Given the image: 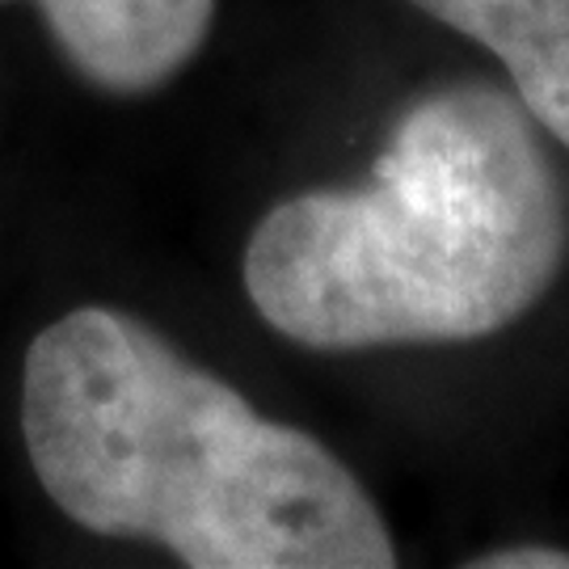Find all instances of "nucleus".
<instances>
[{
	"instance_id": "obj_2",
	"label": "nucleus",
	"mask_w": 569,
	"mask_h": 569,
	"mask_svg": "<svg viewBox=\"0 0 569 569\" xmlns=\"http://www.w3.org/2000/svg\"><path fill=\"white\" fill-rule=\"evenodd\" d=\"M569 258V199L515 89H430L350 190L270 207L244 291L308 350L477 342L528 317Z\"/></svg>"
},
{
	"instance_id": "obj_1",
	"label": "nucleus",
	"mask_w": 569,
	"mask_h": 569,
	"mask_svg": "<svg viewBox=\"0 0 569 569\" xmlns=\"http://www.w3.org/2000/svg\"><path fill=\"white\" fill-rule=\"evenodd\" d=\"M21 435L47 498L84 531L190 569H392L359 477L274 422L152 326L77 308L21 367Z\"/></svg>"
},
{
	"instance_id": "obj_4",
	"label": "nucleus",
	"mask_w": 569,
	"mask_h": 569,
	"mask_svg": "<svg viewBox=\"0 0 569 569\" xmlns=\"http://www.w3.org/2000/svg\"><path fill=\"white\" fill-rule=\"evenodd\" d=\"M493 51L536 127L569 152V0H409Z\"/></svg>"
},
{
	"instance_id": "obj_3",
	"label": "nucleus",
	"mask_w": 569,
	"mask_h": 569,
	"mask_svg": "<svg viewBox=\"0 0 569 569\" xmlns=\"http://www.w3.org/2000/svg\"><path fill=\"white\" fill-rule=\"evenodd\" d=\"M63 63L84 84L140 98L203 51L216 0H34Z\"/></svg>"
},
{
	"instance_id": "obj_5",
	"label": "nucleus",
	"mask_w": 569,
	"mask_h": 569,
	"mask_svg": "<svg viewBox=\"0 0 569 569\" xmlns=\"http://www.w3.org/2000/svg\"><path fill=\"white\" fill-rule=\"evenodd\" d=\"M472 569H569L566 549L549 545H515V549H493L486 557H472Z\"/></svg>"
}]
</instances>
